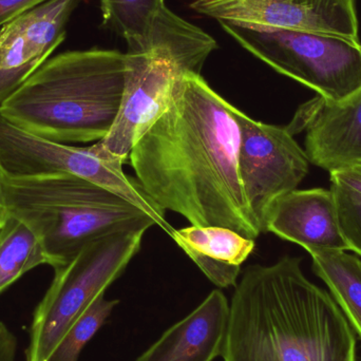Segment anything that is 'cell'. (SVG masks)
I'll return each instance as SVG.
<instances>
[{"label": "cell", "mask_w": 361, "mask_h": 361, "mask_svg": "<svg viewBox=\"0 0 361 361\" xmlns=\"http://www.w3.org/2000/svg\"><path fill=\"white\" fill-rule=\"evenodd\" d=\"M16 354V337L4 322H0V361H15Z\"/></svg>", "instance_id": "obj_22"}, {"label": "cell", "mask_w": 361, "mask_h": 361, "mask_svg": "<svg viewBox=\"0 0 361 361\" xmlns=\"http://www.w3.org/2000/svg\"><path fill=\"white\" fill-rule=\"evenodd\" d=\"M0 206H4L2 205V199H1V187H0Z\"/></svg>", "instance_id": "obj_24"}, {"label": "cell", "mask_w": 361, "mask_h": 361, "mask_svg": "<svg viewBox=\"0 0 361 361\" xmlns=\"http://www.w3.org/2000/svg\"><path fill=\"white\" fill-rule=\"evenodd\" d=\"M235 106L201 74H180L166 111L129 154L148 197L195 226L226 227L247 239L262 233L239 173Z\"/></svg>", "instance_id": "obj_1"}, {"label": "cell", "mask_w": 361, "mask_h": 361, "mask_svg": "<svg viewBox=\"0 0 361 361\" xmlns=\"http://www.w3.org/2000/svg\"><path fill=\"white\" fill-rule=\"evenodd\" d=\"M313 271L330 288L335 302L361 341V260L347 250L310 252Z\"/></svg>", "instance_id": "obj_16"}, {"label": "cell", "mask_w": 361, "mask_h": 361, "mask_svg": "<svg viewBox=\"0 0 361 361\" xmlns=\"http://www.w3.org/2000/svg\"><path fill=\"white\" fill-rule=\"evenodd\" d=\"M122 163L95 156L90 148L38 137L0 116V173L10 178L73 175L104 187L141 208L167 235L173 227L165 214L142 188L137 178L128 177Z\"/></svg>", "instance_id": "obj_7"}, {"label": "cell", "mask_w": 361, "mask_h": 361, "mask_svg": "<svg viewBox=\"0 0 361 361\" xmlns=\"http://www.w3.org/2000/svg\"><path fill=\"white\" fill-rule=\"evenodd\" d=\"M49 57L27 35L20 16L0 27V106L46 63Z\"/></svg>", "instance_id": "obj_17"}, {"label": "cell", "mask_w": 361, "mask_h": 361, "mask_svg": "<svg viewBox=\"0 0 361 361\" xmlns=\"http://www.w3.org/2000/svg\"><path fill=\"white\" fill-rule=\"evenodd\" d=\"M265 233L314 250H349L341 233L332 190H295L276 201L265 223Z\"/></svg>", "instance_id": "obj_12"}, {"label": "cell", "mask_w": 361, "mask_h": 361, "mask_svg": "<svg viewBox=\"0 0 361 361\" xmlns=\"http://www.w3.org/2000/svg\"><path fill=\"white\" fill-rule=\"evenodd\" d=\"M118 302L107 300L105 294L97 297L66 333L50 361H78L87 343L99 332Z\"/></svg>", "instance_id": "obj_19"}, {"label": "cell", "mask_w": 361, "mask_h": 361, "mask_svg": "<svg viewBox=\"0 0 361 361\" xmlns=\"http://www.w3.org/2000/svg\"><path fill=\"white\" fill-rule=\"evenodd\" d=\"M126 53L69 51L48 59L1 106L19 128L59 143L101 141L118 116Z\"/></svg>", "instance_id": "obj_3"}, {"label": "cell", "mask_w": 361, "mask_h": 361, "mask_svg": "<svg viewBox=\"0 0 361 361\" xmlns=\"http://www.w3.org/2000/svg\"><path fill=\"white\" fill-rule=\"evenodd\" d=\"M104 25L126 40L127 53H148L173 39L186 20L165 0H99Z\"/></svg>", "instance_id": "obj_15"}, {"label": "cell", "mask_w": 361, "mask_h": 361, "mask_svg": "<svg viewBox=\"0 0 361 361\" xmlns=\"http://www.w3.org/2000/svg\"><path fill=\"white\" fill-rule=\"evenodd\" d=\"M8 216V212H6V208H4V206H0V231H1L4 223H6Z\"/></svg>", "instance_id": "obj_23"}, {"label": "cell", "mask_w": 361, "mask_h": 361, "mask_svg": "<svg viewBox=\"0 0 361 361\" xmlns=\"http://www.w3.org/2000/svg\"><path fill=\"white\" fill-rule=\"evenodd\" d=\"M219 23L259 31H303L360 42L355 0H193Z\"/></svg>", "instance_id": "obj_10"}, {"label": "cell", "mask_w": 361, "mask_h": 361, "mask_svg": "<svg viewBox=\"0 0 361 361\" xmlns=\"http://www.w3.org/2000/svg\"><path fill=\"white\" fill-rule=\"evenodd\" d=\"M0 187L2 205L37 233L53 269L95 240L157 225L141 208L73 175L10 178L0 173Z\"/></svg>", "instance_id": "obj_4"}, {"label": "cell", "mask_w": 361, "mask_h": 361, "mask_svg": "<svg viewBox=\"0 0 361 361\" xmlns=\"http://www.w3.org/2000/svg\"><path fill=\"white\" fill-rule=\"evenodd\" d=\"M184 73L161 53H127L125 87L118 116L109 133L91 146L102 159L125 164L137 142L166 111Z\"/></svg>", "instance_id": "obj_9"}, {"label": "cell", "mask_w": 361, "mask_h": 361, "mask_svg": "<svg viewBox=\"0 0 361 361\" xmlns=\"http://www.w3.org/2000/svg\"><path fill=\"white\" fill-rule=\"evenodd\" d=\"M48 0H0V27Z\"/></svg>", "instance_id": "obj_21"}, {"label": "cell", "mask_w": 361, "mask_h": 361, "mask_svg": "<svg viewBox=\"0 0 361 361\" xmlns=\"http://www.w3.org/2000/svg\"><path fill=\"white\" fill-rule=\"evenodd\" d=\"M171 237L202 273L220 288L237 286L241 265L256 245L255 240L226 227L191 225L175 229Z\"/></svg>", "instance_id": "obj_14"}, {"label": "cell", "mask_w": 361, "mask_h": 361, "mask_svg": "<svg viewBox=\"0 0 361 361\" xmlns=\"http://www.w3.org/2000/svg\"><path fill=\"white\" fill-rule=\"evenodd\" d=\"M224 361H357V337L301 259L246 267L229 303Z\"/></svg>", "instance_id": "obj_2"}, {"label": "cell", "mask_w": 361, "mask_h": 361, "mask_svg": "<svg viewBox=\"0 0 361 361\" xmlns=\"http://www.w3.org/2000/svg\"><path fill=\"white\" fill-rule=\"evenodd\" d=\"M331 190L336 202L339 225L348 250L361 256V195L333 184Z\"/></svg>", "instance_id": "obj_20"}, {"label": "cell", "mask_w": 361, "mask_h": 361, "mask_svg": "<svg viewBox=\"0 0 361 361\" xmlns=\"http://www.w3.org/2000/svg\"><path fill=\"white\" fill-rule=\"evenodd\" d=\"M229 303L214 290L135 361H212L222 356Z\"/></svg>", "instance_id": "obj_13"}, {"label": "cell", "mask_w": 361, "mask_h": 361, "mask_svg": "<svg viewBox=\"0 0 361 361\" xmlns=\"http://www.w3.org/2000/svg\"><path fill=\"white\" fill-rule=\"evenodd\" d=\"M250 54L276 71L341 103L361 88V44L328 34L259 31L220 23Z\"/></svg>", "instance_id": "obj_6"}, {"label": "cell", "mask_w": 361, "mask_h": 361, "mask_svg": "<svg viewBox=\"0 0 361 361\" xmlns=\"http://www.w3.org/2000/svg\"><path fill=\"white\" fill-rule=\"evenodd\" d=\"M50 265L37 233L8 214L0 231V294L21 276L39 265Z\"/></svg>", "instance_id": "obj_18"}, {"label": "cell", "mask_w": 361, "mask_h": 361, "mask_svg": "<svg viewBox=\"0 0 361 361\" xmlns=\"http://www.w3.org/2000/svg\"><path fill=\"white\" fill-rule=\"evenodd\" d=\"M240 127L239 173L248 204L265 233L274 204L295 190L309 173L310 161L286 127L252 120L235 108Z\"/></svg>", "instance_id": "obj_8"}, {"label": "cell", "mask_w": 361, "mask_h": 361, "mask_svg": "<svg viewBox=\"0 0 361 361\" xmlns=\"http://www.w3.org/2000/svg\"><path fill=\"white\" fill-rule=\"evenodd\" d=\"M286 128L292 135L307 133L310 163L329 173L361 163V88L341 103L311 99Z\"/></svg>", "instance_id": "obj_11"}, {"label": "cell", "mask_w": 361, "mask_h": 361, "mask_svg": "<svg viewBox=\"0 0 361 361\" xmlns=\"http://www.w3.org/2000/svg\"><path fill=\"white\" fill-rule=\"evenodd\" d=\"M148 229H126L95 240L54 269L52 283L34 312L25 361H50L72 324L123 275Z\"/></svg>", "instance_id": "obj_5"}]
</instances>
